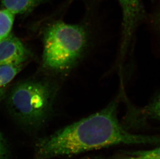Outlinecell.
I'll use <instances>...</instances> for the list:
<instances>
[{"instance_id":"obj_12","label":"cell","mask_w":160,"mask_h":159,"mask_svg":"<svg viewBox=\"0 0 160 159\" xmlns=\"http://www.w3.org/2000/svg\"><path fill=\"white\" fill-rule=\"evenodd\" d=\"M0 159H9L8 146L4 137L0 132Z\"/></svg>"},{"instance_id":"obj_6","label":"cell","mask_w":160,"mask_h":159,"mask_svg":"<svg viewBox=\"0 0 160 159\" xmlns=\"http://www.w3.org/2000/svg\"><path fill=\"white\" fill-rule=\"evenodd\" d=\"M23 64L0 66V101L3 99L10 83L21 70Z\"/></svg>"},{"instance_id":"obj_5","label":"cell","mask_w":160,"mask_h":159,"mask_svg":"<svg viewBox=\"0 0 160 159\" xmlns=\"http://www.w3.org/2000/svg\"><path fill=\"white\" fill-rule=\"evenodd\" d=\"M30 56L27 48L12 34L0 41V66L23 64Z\"/></svg>"},{"instance_id":"obj_10","label":"cell","mask_w":160,"mask_h":159,"mask_svg":"<svg viewBox=\"0 0 160 159\" xmlns=\"http://www.w3.org/2000/svg\"><path fill=\"white\" fill-rule=\"evenodd\" d=\"M125 155L127 156L120 159H160V146L152 150L127 152Z\"/></svg>"},{"instance_id":"obj_3","label":"cell","mask_w":160,"mask_h":159,"mask_svg":"<svg viewBox=\"0 0 160 159\" xmlns=\"http://www.w3.org/2000/svg\"><path fill=\"white\" fill-rule=\"evenodd\" d=\"M54 94L53 87L48 83L24 81L12 89L8 98V108L20 126L36 131L48 118Z\"/></svg>"},{"instance_id":"obj_13","label":"cell","mask_w":160,"mask_h":159,"mask_svg":"<svg viewBox=\"0 0 160 159\" xmlns=\"http://www.w3.org/2000/svg\"><path fill=\"white\" fill-rule=\"evenodd\" d=\"M104 159V158H100V157H98V158H93V159Z\"/></svg>"},{"instance_id":"obj_9","label":"cell","mask_w":160,"mask_h":159,"mask_svg":"<svg viewBox=\"0 0 160 159\" xmlns=\"http://www.w3.org/2000/svg\"><path fill=\"white\" fill-rule=\"evenodd\" d=\"M139 111L143 117L160 121V93L153 98L148 105Z\"/></svg>"},{"instance_id":"obj_11","label":"cell","mask_w":160,"mask_h":159,"mask_svg":"<svg viewBox=\"0 0 160 159\" xmlns=\"http://www.w3.org/2000/svg\"><path fill=\"white\" fill-rule=\"evenodd\" d=\"M150 23L154 32L160 38V3L150 17Z\"/></svg>"},{"instance_id":"obj_4","label":"cell","mask_w":160,"mask_h":159,"mask_svg":"<svg viewBox=\"0 0 160 159\" xmlns=\"http://www.w3.org/2000/svg\"><path fill=\"white\" fill-rule=\"evenodd\" d=\"M122 13V33L118 62L124 63L132 48L138 27L144 18L145 12L141 0H118Z\"/></svg>"},{"instance_id":"obj_7","label":"cell","mask_w":160,"mask_h":159,"mask_svg":"<svg viewBox=\"0 0 160 159\" xmlns=\"http://www.w3.org/2000/svg\"><path fill=\"white\" fill-rule=\"evenodd\" d=\"M5 9L16 14H24L32 11L42 0H1Z\"/></svg>"},{"instance_id":"obj_1","label":"cell","mask_w":160,"mask_h":159,"mask_svg":"<svg viewBox=\"0 0 160 159\" xmlns=\"http://www.w3.org/2000/svg\"><path fill=\"white\" fill-rule=\"evenodd\" d=\"M105 108L59 130L36 145V159H52L118 145L160 146V135L128 131L120 123L118 110L122 86Z\"/></svg>"},{"instance_id":"obj_2","label":"cell","mask_w":160,"mask_h":159,"mask_svg":"<svg viewBox=\"0 0 160 159\" xmlns=\"http://www.w3.org/2000/svg\"><path fill=\"white\" fill-rule=\"evenodd\" d=\"M87 25L59 21L50 26L44 36L42 63L45 67L57 72L74 68L86 54L91 44Z\"/></svg>"},{"instance_id":"obj_8","label":"cell","mask_w":160,"mask_h":159,"mask_svg":"<svg viewBox=\"0 0 160 159\" xmlns=\"http://www.w3.org/2000/svg\"><path fill=\"white\" fill-rule=\"evenodd\" d=\"M15 15L8 9L0 10V41L11 34Z\"/></svg>"}]
</instances>
